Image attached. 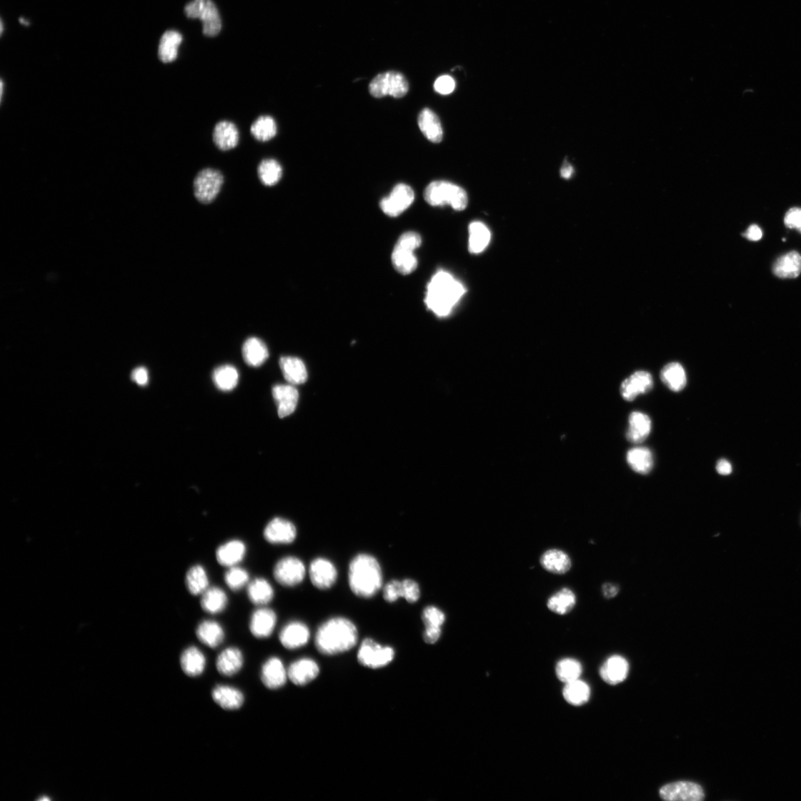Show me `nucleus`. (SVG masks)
<instances>
[{"label":"nucleus","instance_id":"f257e3e1","mask_svg":"<svg viewBox=\"0 0 801 801\" xmlns=\"http://www.w3.org/2000/svg\"><path fill=\"white\" fill-rule=\"evenodd\" d=\"M466 291L451 273L439 270L427 284L424 303L435 315L446 317L452 314Z\"/></svg>","mask_w":801,"mask_h":801},{"label":"nucleus","instance_id":"f03ea898","mask_svg":"<svg viewBox=\"0 0 801 801\" xmlns=\"http://www.w3.org/2000/svg\"><path fill=\"white\" fill-rule=\"evenodd\" d=\"M358 639V630L353 622L346 618L336 617L322 625L315 642L320 653L334 655L353 649Z\"/></svg>","mask_w":801,"mask_h":801},{"label":"nucleus","instance_id":"7ed1b4c3","mask_svg":"<svg viewBox=\"0 0 801 801\" xmlns=\"http://www.w3.org/2000/svg\"><path fill=\"white\" fill-rule=\"evenodd\" d=\"M348 578L351 591L363 598L376 595L383 582L379 562L374 557L366 554H359L351 561Z\"/></svg>","mask_w":801,"mask_h":801},{"label":"nucleus","instance_id":"20e7f679","mask_svg":"<svg viewBox=\"0 0 801 801\" xmlns=\"http://www.w3.org/2000/svg\"><path fill=\"white\" fill-rule=\"evenodd\" d=\"M424 198L433 207L450 205L457 211L465 209L468 204L467 194L463 188L444 181L429 184L424 190Z\"/></svg>","mask_w":801,"mask_h":801},{"label":"nucleus","instance_id":"39448f33","mask_svg":"<svg viewBox=\"0 0 801 801\" xmlns=\"http://www.w3.org/2000/svg\"><path fill=\"white\" fill-rule=\"evenodd\" d=\"M421 244V237L414 232H405L399 238L392 253V263L401 274L409 275L416 270L418 260L414 252Z\"/></svg>","mask_w":801,"mask_h":801},{"label":"nucleus","instance_id":"423d86ee","mask_svg":"<svg viewBox=\"0 0 801 801\" xmlns=\"http://www.w3.org/2000/svg\"><path fill=\"white\" fill-rule=\"evenodd\" d=\"M184 11L189 18L201 19L204 35L212 37L220 33L221 17L217 6L212 0H193L186 6Z\"/></svg>","mask_w":801,"mask_h":801},{"label":"nucleus","instance_id":"0eeeda50","mask_svg":"<svg viewBox=\"0 0 801 801\" xmlns=\"http://www.w3.org/2000/svg\"><path fill=\"white\" fill-rule=\"evenodd\" d=\"M224 183L223 174L214 169L200 171L193 183L194 195L200 203L208 204L218 197Z\"/></svg>","mask_w":801,"mask_h":801},{"label":"nucleus","instance_id":"6e6552de","mask_svg":"<svg viewBox=\"0 0 801 801\" xmlns=\"http://www.w3.org/2000/svg\"><path fill=\"white\" fill-rule=\"evenodd\" d=\"M408 90L409 84L405 76L394 71L378 74L369 85L370 94L377 99L387 95L401 99L407 94Z\"/></svg>","mask_w":801,"mask_h":801},{"label":"nucleus","instance_id":"1a4fd4ad","mask_svg":"<svg viewBox=\"0 0 801 801\" xmlns=\"http://www.w3.org/2000/svg\"><path fill=\"white\" fill-rule=\"evenodd\" d=\"M394 655L392 648L382 647L374 640L367 638L361 645L358 660L361 665L376 670L388 665L393 661Z\"/></svg>","mask_w":801,"mask_h":801},{"label":"nucleus","instance_id":"9d476101","mask_svg":"<svg viewBox=\"0 0 801 801\" xmlns=\"http://www.w3.org/2000/svg\"><path fill=\"white\" fill-rule=\"evenodd\" d=\"M276 580L286 587L300 584L306 576L304 562L296 557H285L277 562L273 569Z\"/></svg>","mask_w":801,"mask_h":801},{"label":"nucleus","instance_id":"9b49d317","mask_svg":"<svg viewBox=\"0 0 801 801\" xmlns=\"http://www.w3.org/2000/svg\"><path fill=\"white\" fill-rule=\"evenodd\" d=\"M415 194L413 189L406 184L397 185L388 197L380 202L383 212L389 217H398L414 203Z\"/></svg>","mask_w":801,"mask_h":801},{"label":"nucleus","instance_id":"f8f14e48","mask_svg":"<svg viewBox=\"0 0 801 801\" xmlns=\"http://www.w3.org/2000/svg\"><path fill=\"white\" fill-rule=\"evenodd\" d=\"M660 796L665 800L700 801L705 798L702 788L689 781H678L663 786Z\"/></svg>","mask_w":801,"mask_h":801},{"label":"nucleus","instance_id":"ddd939ff","mask_svg":"<svg viewBox=\"0 0 801 801\" xmlns=\"http://www.w3.org/2000/svg\"><path fill=\"white\" fill-rule=\"evenodd\" d=\"M297 536L295 524L282 517L270 520L264 530L266 541L274 544H290L295 541Z\"/></svg>","mask_w":801,"mask_h":801},{"label":"nucleus","instance_id":"4468645a","mask_svg":"<svg viewBox=\"0 0 801 801\" xmlns=\"http://www.w3.org/2000/svg\"><path fill=\"white\" fill-rule=\"evenodd\" d=\"M309 574L312 583L321 590L331 588L338 577L334 563L324 558H317L311 562Z\"/></svg>","mask_w":801,"mask_h":801},{"label":"nucleus","instance_id":"2eb2a0df","mask_svg":"<svg viewBox=\"0 0 801 801\" xmlns=\"http://www.w3.org/2000/svg\"><path fill=\"white\" fill-rule=\"evenodd\" d=\"M384 599L388 602H394L399 598H404L409 603L417 602L420 597L419 584L413 579L403 581L392 580L384 588Z\"/></svg>","mask_w":801,"mask_h":801},{"label":"nucleus","instance_id":"dca6fc26","mask_svg":"<svg viewBox=\"0 0 801 801\" xmlns=\"http://www.w3.org/2000/svg\"><path fill=\"white\" fill-rule=\"evenodd\" d=\"M652 388V375L646 371H637L622 383L620 394L625 400L632 402L639 395L650 392Z\"/></svg>","mask_w":801,"mask_h":801},{"label":"nucleus","instance_id":"f3484780","mask_svg":"<svg viewBox=\"0 0 801 801\" xmlns=\"http://www.w3.org/2000/svg\"><path fill=\"white\" fill-rule=\"evenodd\" d=\"M261 677L267 689L275 690L286 685L288 672L280 658L272 657L264 663Z\"/></svg>","mask_w":801,"mask_h":801},{"label":"nucleus","instance_id":"a211bd4d","mask_svg":"<svg viewBox=\"0 0 801 801\" xmlns=\"http://www.w3.org/2000/svg\"><path fill=\"white\" fill-rule=\"evenodd\" d=\"M277 623V615L269 608H259L254 612L249 621V630L254 637L259 639L267 638L274 631Z\"/></svg>","mask_w":801,"mask_h":801},{"label":"nucleus","instance_id":"6ab92c4d","mask_svg":"<svg viewBox=\"0 0 801 801\" xmlns=\"http://www.w3.org/2000/svg\"><path fill=\"white\" fill-rule=\"evenodd\" d=\"M310 637L309 628L299 621H292L286 625L279 635L282 646L289 650H297L307 645Z\"/></svg>","mask_w":801,"mask_h":801},{"label":"nucleus","instance_id":"aec40b11","mask_svg":"<svg viewBox=\"0 0 801 801\" xmlns=\"http://www.w3.org/2000/svg\"><path fill=\"white\" fill-rule=\"evenodd\" d=\"M272 396L277 403L280 418H285L295 412L299 394L294 385L277 384L272 388Z\"/></svg>","mask_w":801,"mask_h":801},{"label":"nucleus","instance_id":"412c9836","mask_svg":"<svg viewBox=\"0 0 801 801\" xmlns=\"http://www.w3.org/2000/svg\"><path fill=\"white\" fill-rule=\"evenodd\" d=\"M288 679L299 687H303L314 680L319 674L318 664L309 658L292 662L288 670Z\"/></svg>","mask_w":801,"mask_h":801},{"label":"nucleus","instance_id":"4be33fe9","mask_svg":"<svg viewBox=\"0 0 801 801\" xmlns=\"http://www.w3.org/2000/svg\"><path fill=\"white\" fill-rule=\"evenodd\" d=\"M239 129L231 121H219L213 129V142L222 151H226L236 148L239 145Z\"/></svg>","mask_w":801,"mask_h":801},{"label":"nucleus","instance_id":"5701e85b","mask_svg":"<svg viewBox=\"0 0 801 801\" xmlns=\"http://www.w3.org/2000/svg\"><path fill=\"white\" fill-rule=\"evenodd\" d=\"M629 662L619 655L610 657L600 668L602 680L611 685H617L627 679L629 674Z\"/></svg>","mask_w":801,"mask_h":801},{"label":"nucleus","instance_id":"b1692460","mask_svg":"<svg viewBox=\"0 0 801 801\" xmlns=\"http://www.w3.org/2000/svg\"><path fill=\"white\" fill-rule=\"evenodd\" d=\"M247 553V547L239 539L229 540L221 544L217 551V559L221 565L231 568L243 561Z\"/></svg>","mask_w":801,"mask_h":801},{"label":"nucleus","instance_id":"393cba45","mask_svg":"<svg viewBox=\"0 0 801 801\" xmlns=\"http://www.w3.org/2000/svg\"><path fill=\"white\" fill-rule=\"evenodd\" d=\"M540 563L544 570L557 575L569 572L572 565L569 554L559 549L544 552L541 556Z\"/></svg>","mask_w":801,"mask_h":801},{"label":"nucleus","instance_id":"a878e982","mask_svg":"<svg viewBox=\"0 0 801 801\" xmlns=\"http://www.w3.org/2000/svg\"><path fill=\"white\" fill-rule=\"evenodd\" d=\"M212 697L219 707L228 711L239 710L244 702V696L240 690L226 685L214 687Z\"/></svg>","mask_w":801,"mask_h":801},{"label":"nucleus","instance_id":"bb28decb","mask_svg":"<svg viewBox=\"0 0 801 801\" xmlns=\"http://www.w3.org/2000/svg\"><path fill=\"white\" fill-rule=\"evenodd\" d=\"M244 662L242 651L236 647H229L222 651L219 655L217 660V668L222 675L232 677L242 670Z\"/></svg>","mask_w":801,"mask_h":801},{"label":"nucleus","instance_id":"cd10ccee","mask_svg":"<svg viewBox=\"0 0 801 801\" xmlns=\"http://www.w3.org/2000/svg\"><path fill=\"white\" fill-rule=\"evenodd\" d=\"M418 124L425 138L439 144L443 139V129L438 116L429 109H424L418 117Z\"/></svg>","mask_w":801,"mask_h":801},{"label":"nucleus","instance_id":"c85d7f7f","mask_svg":"<svg viewBox=\"0 0 801 801\" xmlns=\"http://www.w3.org/2000/svg\"><path fill=\"white\" fill-rule=\"evenodd\" d=\"M629 422L627 438L630 442L639 444L648 438L652 431V421L649 416L633 412L630 416Z\"/></svg>","mask_w":801,"mask_h":801},{"label":"nucleus","instance_id":"c756f323","mask_svg":"<svg viewBox=\"0 0 801 801\" xmlns=\"http://www.w3.org/2000/svg\"><path fill=\"white\" fill-rule=\"evenodd\" d=\"M774 274L780 279H795L801 273V256L795 251L780 257L773 266Z\"/></svg>","mask_w":801,"mask_h":801},{"label":"nucleus","instance_id":"7c9ffc66","mask_svg":"<svg viewBox=\"0 0 801 801\" xmlns=\"http://www.w3.org/2000/svg\"><path fill=\"white\" fill-rule=\"evenodd\" d=\"M280 367L284 379L292 385H299L307 380V367L299 358L284 357L280 359Z\"/></svg>","mask_w":801,"mask_h":801},{"label":"nucleus","instance_id":"2f4dec72","mask_svg":"<svg viewBox=\"0 0 801 801\" xmlns=\"http://www.w3.org/2000/svg\"><path fill=\"white\" fill-rule=\"evenodd\" d=\"M181 667L189 677H199L203 674L207 665L204 653L197 647H190L181 656Z\"/></svg>","mask_w":801,"mask_h":801},{"label":"nucleus","instance_id":"473e14b6","mask_svg":"<svg viewBox=\"0 0 801 801\" xmlns=\"http://www.w3.org/2000/svg\"><path fill=\"white\" fill-rule=\"evenodd\" d=\"M196 635L202 643L212 649L219 647L225 637L221 625L217 621L210 620H204L199 625Z\"/></svg>","mask_w":801,"mask_h":801},{"label":"nucleus","instance_id":"72a5a7b5","mask_svg":"<svg viewBox=\"0 0 801 801\" xmlns=\"http://www.w3.org/2000/svg\"><path fill=\"white\" fill-rule=\"evenodd\" d=\"M274 589L270 582L264 578H257L249 582L247 596L256 605L264 607L274 598Z\"/></svg>","mask_w":801,"mask_h":801},{"label":"nucleus","instance_id":"f704fd0d","mask_svg":"<svg viewBox=\"0 0 801 801\" xmlns=\"http://www.w3.org/2000/svg\"><path fill=\"white\" fill-rule=\"evenodd\" d=\"M242 353L246 363L254 367H260L269 357V351L266 344L256 337L249 338L244 342Z\"/></svg>","mask_w":801,"mask_h":801},{"label":"nucleus","instance_id":"c9c22d12","mask_svg":"<svg viewBox=\"0 0 801 801\" xmlns=\"http://www.w3.org/2000/svg\"><path fill=\"white\" fill-rule=\"evenodd\" d=\"M660 378L674 392H681L687 384L685 368L677 362L670 363L664 367L661 370Z\"/></svg>","mask_w":801,"mask_h":801},{"label":"nucleus","instance_id":"e433bc0d","mask_svg":"<svg viewBox=\"0 0 801 801\" xmlns=\"http://www.w3.org/2000/svg\"><path fill=\"white\" fill-rule=\"evenodd\" d=\"M627 462L632 470L640 474H648L654 465L653 455L647 447H638L627 453Z\"/></svg>","mask_w":801,"mask_h":801},{"label":"nucleus","instance_id":"4c0bfd02","mask_svg":"<svg viewBox=\"0 0 801 801\" xmlns=\"http://www.w3.org/2000/svg\"><path fill=\"white\" fill-rule=\"evenodd\" d=\"M576 603L574 592L570 589L563 588L552 595L547 602V607L557 615H565L574 609Z\"/></svg>","mask_w":801,"mask_h":801},{"label":"nucleus","instance_id":"58836bf2","mask_svg":"<svg viewBox=\"0 0 801 801\" xmlns=\"http://www.w3.org/2000/svg\"><path fill=\"white\" fill-rule=\"evenodd\" d=\"M228 604L226 592L219 587H209L202 594L201 607L209 614L217 615L222 612Z\"/></svg>","mask_w":801,"mask_h":801},{"label":"nucleus","instance_id":"ea45409f","mask_svg":"<svg viewBox=\"0 0 801 801\" xmlns=\"http://www.w3.org/2000/svg\"><path fill=\"white\" fill-rule=\"evenodd\" d=\"M183 41L182 35L176 31H168L161 37L159 46L160 60L169 64L176 60L179 54V47Z\"/></svg>","mask_w":801,"mask_h":801},{"label":"nucleus","instance_id":"a19ab883","mask_svg":"<svg viewBox=\"0 0 801 801\" xmlns=\"http://www.w3.org/2000/svg\"><path fill=\"white\" fill-rule=\"evenodd\" d=\"M492 239L489 229L480 222H474L469 226V250L473 254L482 252Z\"/></svg>","mask_w":801,"mask_h":801},{"label":"nucleus","instance_id":"79ce46f5","mask_svg":"<svg viewBox=\"0 0 801 801\" xmlns=\"http://www.w3.org/2000/svg\"><path fill=\"white\" fill-rule=\"evenodd\" d=\"M250 132L257 141L268 142L277 135V123L272 116L262 115L252 123Z\"/></svg>","mask_w":801,"mask_h":801},{"label":"nucleus","instance_id":"37998d69","mask_svg":"<svg viewBox=\"0 0 801 801\" xmlns=\"http://www.w3.org/2000/svg\"><path fill=\"white\" fill-rule=\"evenodd\" d=\"M591 690L584 682L579 679L565 683L563 697L569 705L579 707L587 702L590 698Z\"/></svg>","mask_w":801,"mask_h":801},{"label":"nucleus","instance_id":"c03bdc74","mask_svg":"<svg viewBox=\"0 0 801 801\" xmlns=\"http://www.w3.org/2000/svg\"><path fill=\"white\" fill-rule=\"evenodd\" d=\"M185 583L189 592L192 595H202L209 588L207 573L200 564L194 565L188 570Z\"/></svg>","mask_w":801,"mask_h":801},{"label":"nucleus","instance_id":"a18cd8bd","mask_svg":"<svg viewBox=\"0 0 801 801\" xmlns=\"http://www.w3.org/2000/svg\"><path fill=\"white\" fill-rule=\"evenodd\" d=\"M258 175L263 185L268 187L276 186L282 178L283 168L276 159H264L258 166Z\"/></svg>","mask_w":801,"mask_h":801},{"label":"nucleus","instance_id":"49530a36","mask_svg":"<svg viewBox=\"0 0 801 801\" xmlns=\"http://www.w3.org/2000/svg\"><path fill=\"white\" fill-rule=\"evenodd\" d=\"M239 374L236 367L223 365L214 369L213 382L222 392H230L239 383Z\"/></svg>","mask_w":801,"mask_h":801},{"label":"nucleus","instance_id":"de8ad7c7","mask_svg":"<svg viewBox=\"0 0 801 801\" xmlns=\"http://www.w3.org/2000/svg\"><path fill=\"white\" fill-rule=\"evenodd\" d=\"M556 673L558 679L565 685V683L579 679L582 674V666L577 660L563 659L557 663Z\"/></svg>","mask_w":801,"mask_h":801},{"label":"nucleus","instance_id":"09e8293b","mask_svg":"<svg viewBox=\"0 0 801 801\" xmlns=\"http://www.w3.org/2000/svg\"><path fill=\"white\" fill-rule=\"evenodd\" d=\"M224 580L231 590L237 592L248 585L249 575L247 570L237 565L229 568L225 574Z\"/></svg>","mask_w":801,"mask_h":801},{"label":"nucleus","instance_id":"8fccbe9b","mask_svg":"<svg viewBox=\"0 0 801 801\" xmlns=\"http://www.w3.org/2000/svg\"><path fill=\"white\" fill-rule=\"evenodd\" d=\"M422 619L424 624L425 630H442L446 617L444 612L439 608L427 607L422 612Z\"/></svg>","mask_w":801,"mask_h":801},{"label":"nucleus","instance_id":"3c124183","mask_svg":"<svg viewBox=\"0 0 801 801\" xmlns=\"http://www.w3.org/2000/svg\"><path fill=\"white\" fill-rule=\"evenodd\" d=\"M456 87L453 78L448 75L441 76L434 84V89L439 94L447 95L452 94Z\"/></svg>","mask_w":801,"mask_h":801},{"label":"nucleus","instance_id":"603ef678","mask_svg":"<svg viewBox=\"0 0 801 801\" xmlns=\"http://www.w3.org/2000/svg\"><path fill=\"white\" fill-rule=\"evenodd\" d=\"M785 225L790 229H796L801 233V208H792L786 214Z\"/></svg>","mask_w":801,"mask_h":801},{"label":"nucleus","instance_id":"864d4df0","mask_svg":"<svg viewBox=\"0 0 801 801\" xmlns=\"http://www.w3.org/2000/svg\"><path fill=\"white\" fill-rule=\"evenodd\" d=\"M131 378L136 384L144 386L149 381L148 371L145 367L136 368L133 371Z\"/></svg>","mask_w":801,"mask_h":801},{"label":"nucleus","instance_id":"5fc2aeb1","mask_svg":"<svg viewBox=\"0 0 801 801\" xmlns=\"http://www.w3.org/2000/svg\"><path fill=\"white\" fill-rule=\"evenodd\" d=\"M744 237L750 241L757 242L763 237V232L757 225H752L744 234Z\"/></svg>","mask_w":801,"mask_h":801},{"label":"nucleus","instance_id":"6e6d98bb","mask_svg":"<svg viewBox=\"0 0 801 801\" xmlns=\"http://www.w3.org/2000/svg\"><path fill=\"white\" fill-rule=\"evenodd\" d=\"M716 470L719 474L727 476L732 474V467L727 459H720L717 464Z\"/></svg>","mask_w":801,"mask_h":801},{"label":"nucleus","instance_id":"4d7b16f0","mask_svg":"<svg viewBox=\"0 0 801 801\" xmlns=\"http://www.w3.org/2000/svg\"><path fill=\"white\" fill-rule=\"evenodd\" d=\"M618 592L619 588L615 584H613L612 583H605L602 586L603 595L607 599H611L616 597Z\"/></svg>","mask_w":801,"mask_h":801},{"label":"nucleus","instance_id":"13d9d810","mask_svg":"<svg viewBox=\"0 0 801 801\" xmlns=\"http://www.w3.org/2000/svg\"><path fill=\"white\" fill-rule=\"evenodd\" d=\"M560 173L563 179H570L574 173V168L571 164L565 162L561 169Z\"/></svg>","mask_w":801,"mask_h":801},{"label":"nucleus","instance_id":"bf43d9fd","mask_svg":"<svg viewBox=\"0 0 801 801\" xmlns=\"http://www.w3.org/2000/svg\"><path fill=\"white\" fill-rule=\"evenodd\" d=\"M19 22H21L24 26H28L29 24L28 22L26 21V19H24L23 18L19 19Z\"/></svg>","mask_w":801,"mask_h":801},{"label":"nucleus","instance_id":"052dcab7","mask_svg":"<svg viewBox=\"0 0 801 801\" xmlns=\"http://www.w3.org/2000/svg\"><path fill=\"white\" fill-rule=\"evenodd\" d=\"M4 32V24L1 22V34Z\"/></svg>","mask_w":801,"mask_h":801}]
</instances>
